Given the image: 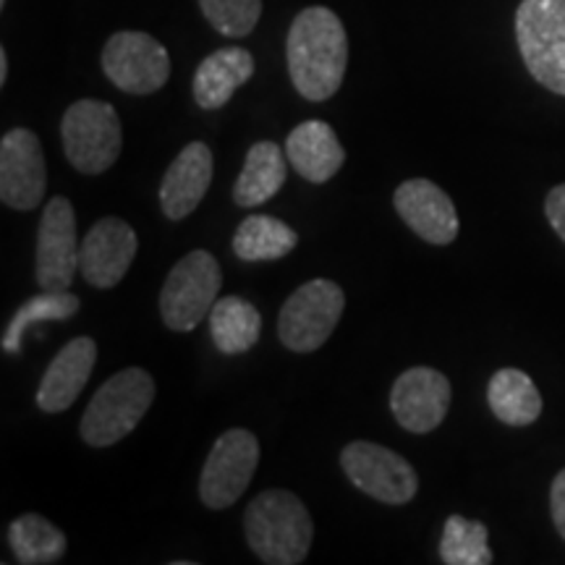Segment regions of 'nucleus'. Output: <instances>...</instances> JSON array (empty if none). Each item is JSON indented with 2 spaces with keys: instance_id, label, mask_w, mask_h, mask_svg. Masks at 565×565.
<instances>
[{
  "instance_id": "nucleus-29",
  "label": "nucleus",
  "mask_w": 565,
  "mask_h": 565,
  "mask_svg": "<svg viewBox=\"0 0 565 565\" xmlns=\"http://www.w3.org/2000/svg\"><path fill=\"white\" fill-rule=\"evenodd\" d=\"M550 508H553V524L557 534L565 540V469L553 479V490H550Z\"/></svg>"
},
{
  "instance_id": "nucleus-14",
  "label": "nucleus",
  "mask_w": 565,
  "mask_h": 565,
  "mask_svg": "<svg viewBox=\"0 0 565 565\" xmlns=\"http://www.w3.org/2000/svg\"><path fill=\"white\" fill-rule=\"evenodd\" d=\"M137 233L121 217H103L92 225L79 246V273L95 288H113L124 280L137 257Z\"/></svg>"
},
{
  "instance_id": "nucleus-27",
  "label": "nucleus",
  "mask_w": 565,
  "mask_h": 565,
  "mask_svg": "<svg viewBox=\"0 0 565 565\" xmlns=\"http://www.w3.org/2000/svg\"><path fill=\"white\" fill-rule=\"evenodd\" d=\"M200 9L225 38H246L263 17V0H200Z\"/></svg>"
},
{
  "instance_id": "nucleus-5",
  "label": "nucleus",
  "mask_w": 565,
  "mask_h": 565,
  "mask_svg": "<svg viewBox=\"0 0 565 565\" xmlns=\"http://www.w3.org/2000/svg\"><path fill=\"white\" fill-rule=\"evenodd\" d=\"M223 286L221 263L210 252H189L168 273L160 291L162 322L175 333H192L204 317H210Z\"/></svg>"
},
{
  "instance_id": "nucleus-23",
  "label": "nucleus",
  "mask_w": 565,
  "mask_h": 565,
  "mask_svg": "<svg viewBox=\"0 0 565 565\" xmlns=\"http://www.w3.org/2000/svg\"><path fill=\"white\" fill-rule=\"evenodd\" d=\"M299 244V236L291 225H286L278 217L270 215H252L236 228L233 236V252L244 263H273L291 254Z\"/></svg>"
},
{
  "instance_id": "nucleus-13",
  "label": "nucleus",
  "mask_w": 565,
  "mask_h": 565,
  "mask_svg": "<svg viewBox=\"0 0 565 565\" xmlns=\"http://www.w3.org/2000/svg\"><path fill=\"white\" fill-rule=\"evenodd\" d=\"M450 380L433 366H412L395 380L391 408L395 422L414 435H427L437 429L450 408Z\"/></svg>"
},
{
  "instance_id": "nucleus-1",
  "label": "nucleus",
  "mask_w": 565,
  "mask_h": 565,
  "mask_svg": "<svg viewBox=\"0 0 565 565\" xmlns=\"http://www.w3.org/2000/svg\"><path fill=\"white\" fill-rule=\"evenodd\" d=\"M288 74L303 100L324 103L341 89L349 66V38L343 21L324 6L303 9L286 42Z\"/></svg>"
},
{
  "instance_id": "nucleus-4",
  "label": "nucleus",
  "mask_w": 565,
  "mask_h": 565,
  "mask_svg": "<svg viewBox=\"0 0 565 565\" xmlns=\"http://www.w3.org/2000/svg\"><path fill=\"white\" fill-rule=\"evenodd\" d=\"M515 40L529 74L565 97V0H521Z\"/></svg>"
},
{
  "instance_id": "nucleus-9",
  "label": "nucleus",
  "mask_w": 565,
  "mask_h": 565,
  "mask_svg": "<svg viewBox=\"0 0 565 565\" xmlns=\"http://www.w3.org/2000/svg\"><path fill=\"white\" fill-rule=\"evenodd\" d=\"M259 463V440L249 429H228L212 445L200 477V498L212 511L231 508L252 484Z\"/></svg>"
},
{
  "instance_id": "nucleus-19",
  "label": "nucleus",
  "mask_w": 565,
  "mask_h": 565,
  "mask_svg": "<svg viewBox=\"0 0 565 565\" xmlns=\"http://www.w3.org/2000/svg\"><path fill=\"white\" fill-rule=\"evenodd\" d=\"M254 74V55L244 47H221L194 74V100L202 110H221Z\"/></svg>"
},
{
  "instance_id": "nucleus-16",
  "label": "nucleus",
  "mask_w": 565,
  "mask_h": 565,
  "mask_svg": "<svg viewBox=\"0 0 565 565\" xmlns=\"http://www.w3.org/2000/svg\"><path fill=\"white\" fill-rule=\"evenodd\" d=\"M212 166L215 160L204 141L183 147L160 183V207L168 221H183L200 207L212 183Z\"/></svg>"
},
{
  "instance_id": "nucleus-25",
  "label": "nucleus",
  "mask_w": 565,
  "mask_h": 565,
  "mask_svg": "<svg viewBox=\"0 0 565 565\" xmlns=\"http://www.w3.org/2000/svg\"><path fill=\"white\" fill-rule=\"evenodd\" d=\"M79 312V299L68 291H42L40 296H32L19 307V312L11 317L9 328L3 335V351L19 353L21 351V335L34 324L42 322H61L68 320Z\"/></svg>"
},
{
  "instance_id": "nucleus-30",
  "label": "nucleus",
  "mask_w": 565,
  "mask_h": 565,
  "mask_svg": "<svg viewBox=\"0 0 565 565\" xmlns=\"http://www.w3.org/2000/svg\"><path fill=\"white\" fill-rule=\"evenodd\" d=\"M6 79H9V53L0 47V84H6Z\"/></svg>"
},
{
  "instance_id": "nucleus-3",
  "label": "nucleus",
  "mask_w": 565,
  "mask_h": 565,
  "mask_svg": "<svg viewBox=\"0 0 565 565\" xmlns=\"http://www.w3.org/2000/svg\"><path fill=\"white\" fill-rule=\"evenodd\" d=\"M154 380L150 372L129 366L105 380L82 416V437L89 448H110L137 429L152 408Z\"/></svg>"
},
{
  "instance_id": "nucleus-8",
  "label": "nucleus",
  "mask_w": 565,
  "mask_h": 565,
  "mask_svg": "<svg viewBox=\"0 0 565 565\" xmlns=\"http://www.w3.org/2000/svg\"><path fill=\"white\" fill-rule=\"evenodd\" d=\"M103 71L126 95H152L171 76V55L147 32H116L103 47Z\"/></svg>"
},
{
  "instance_id": "nucleus-28",
  "label": "nucleus",
  "mask_w": 565,
  "mask_h": 565,
  "mask_svg": "<svg viewBox=\"0 0 565 565\" xmlns=\"http://www.w3.org/2000/svg\"><path fill=\"white\" fill-rule=\"evenodd\" d=\"M545 215H547L550 225H553V231L565 242V183L555 186L553 192L547 194Z\"/></svg>"
},
{
  "instance_id": "nucleus-2",
  "label": "nucleus",
  "mask_w": 565,
  "mask_h": 565,
  "mask_svg": "<svg viewBox=\"0 0 565 565\" xmlns=\"http://www.w3.org/2000/svg\"><path fill=\"white\" fill-rule=\"evenodd\" d=\"M246 542L267 565H296L312 547V515L294 492L267 490L246 505Z\"/></svg>"
},
{
  "instance_id": "nucleus-11",
  "label": "nucleus",
  "mask_w": 565,
  "mask_h": 565,
  "mask_svg": "<svg viewBox=\"0 0 565 565\" xmlns=\"http://www.w3.org/2000/svg\"><path fill=\"white\" fill-rule=\"evenodd\" d=\"M79 246L74 207L66 196H53L42 212L34 254L42 291H68L74 273L79 270Z\"/></svg>"
},
{
  "instance_id": "nucleus-17",
  "label": "nucleus",
  "mask_w": 565,
  "mask_h": 565,
  "mask_svg": "<svg viewBox=\"0 0 565 565\" xmlns=\"http://www.w3.org/2000/svg\"><path fill=\"white\" fill-rule=\"evenodd\" d=\"M97 362V343L82 335L63 345L42 374L38 406L45 414H61L79 398Z\"/></svg>"
},
{
  "instance_id": "nucleus-12",
  "label": "nucleus",
  "mask_w": 565,
  "mask_h": 565,
  "mask_svg": "<svg viewBox=\"0 0 565 565\" xmlns=\"http://www.w3.org/2000/svg\"><path fill=\"white\" fill-rule=\"evenodd\" d=\"M45 152L38 134L11 129L0 139V200L11 210H34L45 196Z\"/></svg>"
},
{
  "instance_id": "nucleus-15",
  "label": "nucleus",
  "mask_w": 565,
  "mask_h": 565,
  "mask_svg": "<svg viewBox=\"0 0 565 565\" xmlns=\"http://www.w3.org/2000/svg\"><path fill=\"white\" fill-rule=\"evenodd\" d=\"M395 210L416 236L435 246H448L458 236V212L454 200L427 179H408L395 189Z\"/></svg>"
},
{
  "instance_id": "nucleus-22",
  "label": "nucleus",
  "mask_w": 565,
  "mask_h": 565,
  "mask_svg": "<svg viewBox=\"0 0 565 565\" xmlns=\"http://www.w3.org/2000/svg\"><path fill=\"white\" fill-rule=\"evenodd\" d=\"M210 333L217 351L236 356V353H246L252 345H257L259 333H263V317L246 299L225 296L212 307Z\"/></svg>"
},
{
  "instance_id": "nucleus-26",
  "label": "nucleus",
  "mask_w": 565,
  "mask_h": 565,
  "mask_svg": "<svg viewBox=\"0 0 565 565\" xmlns=\"http://www.w3.org/2000/svg\"><path fill=\"white\" fill-rule=\"evenodd\" d=\"M440 561L445 565H490V534L482 521L450 515L443 529Z\"/></svg>"
},
{
  "instance_id": "nucleus-20",
  "label": "nucleus",
  "mask_w": 565,
  "mask_h": 565,
  "mask_svg": "<svg viewBox=\"0 0 565 565\" xmlns=\"http://www.w3.org/2000/svg\"><path fill=\"white\" fill-rule=\"evenodd\" d=\"M286 183V158L275 141H257L246 152L244 171L233 186V202L238 207H257L270 202Z\"/></svg>"
},
{
  "instance_id": "nucleus-7",
  "label": "nucleus",
  "mask_w": 565,
  "mask_h": 565,
  "mask_svg": "<svg viewBox=\"0 0 565 565\" xmlns=\"http://www.w3.org/2000/svg\"><path fill=\"white\" fill-rule=\"evenodd\" d=\"M345 296L333 280H309L288 296L278 317V338L286 349L309 353L324 345L341 322Z\"/></svg>"
},
{
  "instance_id": "nucleus-10",
  "label": "nucleus",
  "mask_w": 565,
  "mask_h": 565,
  "mask_svg": "<svg viewBox=\"0 0 565 565\" xmlns=\"http://www.w3.org/2000/svg\"><path fill=\"white\" fill-rule=\"evenodd\" d=\"M341 466L359 490L385 505L412 503L419 490L414 466L377 443L359 440L345 445L341 450Z\"/></svg>"
},
{
  "instance_id": "nucleus-24",
  "label": "nucleus",
  "mask_w": 565,
  "mask_h": 565,
  "mask_svg": "<svg viewBox=\"0 0 565 565\" xmlns=\"http://www.w3.org/2000/svg\"><path fill=\"white\" fill-rule=\"evenodd\" d=\"M9 542L21 565L58 563L68 547L66 534L40 513H24L11 521Z\"/></svg>"
},
{
  "instance_id": "nucleus-6",
  "label": "nucleus",
  "mask_w": 565,
  "mask_h": 565,
  "mask_svg": "<svg viewBox=\"0 0 565 565\" xmlns=\"http://www.w3.org/2000/svg\"><path fill=\"white\" fill-rule=\"evenodd\" d=\"M63 150L79 173H105L121 154V121L110 103L79 100L61 121Z\"/></svg>"
},
{
  "instance_id": "nucleus-18",
  "label": "nucleus",
  "mask_w": 565,
  "mask_h": 565,
  "mask_svg": "<svg viewBox=\"0 0 565 565\" xmlns=\"http://www.w3.org/2000/svg\"><path fill=\"white\" fill-rule=\"evenodd\" d=\"M286 158L307 181L324 183L343 168L345 150L333 126L324 121H303L288 134Z\"/></svg>"
},
{
  "instance_id": "nucleus-21",
  "label": "nucleus",
  "mask_w": 565,
  "mask_h": 565,
  "mask_svg": "<svg viewBox=\"0 0 565 565\" xmlns=\"http://www.w3.org/2000/svg\"><path fill=\"white\" fill-rule=\"evenodd\" d=\"M487 401H490L492 414L508 427H529L542 414V395L534 380L515 366H505L492 374Z\"/></svg>"
}]
</instances>
